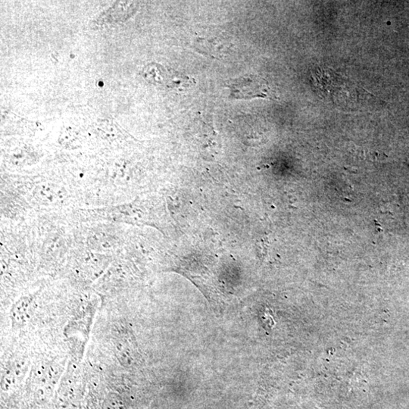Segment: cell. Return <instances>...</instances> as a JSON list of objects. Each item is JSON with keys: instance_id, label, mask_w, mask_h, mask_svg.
<instances>
[{"instance_id": "1", "label": "cell", "mask_w": 409, "mask_h": 409, "mask_svg": "<svg viewBox=\"0 0 409 409\" xmlns=\"http://www.w3.org/2000/svg\"><path fill=\"white\" fill-rule=\"evenodd\" d=\"M143 75L150 84L179 90H186L195 84L193 78L157 63L146 65L143 69Z\"/></svg>"}, {"instance_id": "2", "label": "cell", "mask_w": 409, "mask_h": 409, "mask_svg": "<svg viewBox=\"0 0 409 409\" xmlns=\"http://www.w3.org/2000/svg\"><path fill=\"white\" fill-rule=\"evenodd\" d=\"M231 97L234 99L249 100L253 98H268L270 88L267 82L262 77L246 75L234 80L228 85Z\"/></svg>"}, {"instance_id": "3", "label": "cell", "mask_w": 409, "mask_h": 409, "mask_svg": "<svg viewBox=\"0 0 409 409\" xmlns=\"http://www.w3.org/2000/svg\"><path fill=\"white\" fill-rule=\"evenodd\" d=\"M34 295L35 294L26 295L20 298L18 302H16L11 310V315H12V319L14 321L21 322V320L24 319V317L25 316L24 314L27 315L30 305L34 299Z\"/></svg>"}, {"instance_id": "4", "label": "cell", "mask_w": 409, "mask_h": 409, "mask_svg": "<svg viewBox=\"0 0 409 409\" xmlns=\"http://www.w3.org/2000/svg\"><path fill=\"white\" fill-rule=\"evenodd\" d=\"M57 191L50 185H41L37 188L35 191V196L40 202L43 203H48L57 199Z\"/></svg>"}]
</instances>
